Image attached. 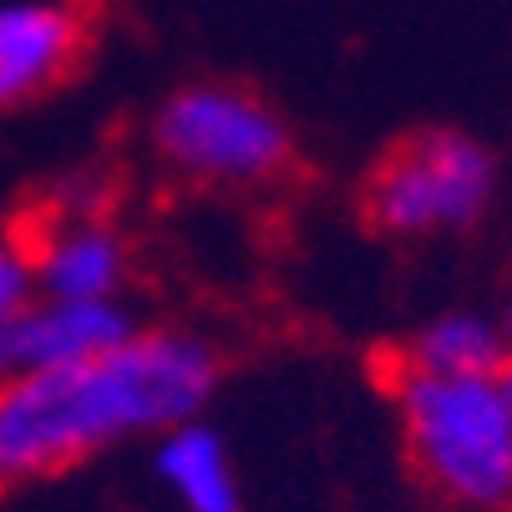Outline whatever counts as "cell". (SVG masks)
<instances>
[{"instance_id":"cell-1","label":"cell","mask_w":512,"mask_h":512,"mask_svg":"<svg viewBox=\"0 0 512 512\" xmlns=\"http://www.w3.org/2000/svg\"><path fill=\"white\" fill-rule=\"evenodd\" d=\"M224 355L193 325H137L122 345L0 386V492L51 482L208 411Z\"/></svg>"},{"instance_id":"cell-2","label":"cell","mask_w":512,"mask_h":512,"mask_svg":"<svg viewBox=\"0 0 512 512\" xmlns=\"http://www.w3.org/2000/svg\"><path fill=\"white\" fill-rule=\"evenodd\" d=\"M401 452L447 512H512V416L497 376L391 371Z\"/></svg>"},{"instance_id":"cell-3","label":"cell","mask_w":512,"mask_h":512,"mask_svg":"<svg viewBox=\"0 0 512 512\" xmlns=\"http://www.w3.org/2000/svg\"><path fill=\"white\" fill-rule=\"evenodd\" d=\"M153 158L193 188L244 193L269 188L295 168V127L244 82L193 77L173 87L148 127Z\"/></svg>"},{"instance_id":"cell-4","label":"cell","mask_w":512,"mask_h":512,"mask_svg":"<svg viewBox=\"0 0 512 512\" xmlns=\"http://www.w3.org/2000/svg\"><path fill=\"white\" fill-rule=\"evenodd\" d=\"M502 193V163L462 127H421L365 178V218L386 239L426 244L472 234Z\"/></svg>"},{"instance_id":"cell-5","label":"cell","mask_w":512,"mask_h":512,"mask_svg":"<svg viewBox=\"0 0 512 512\" xmlns=\"http://www.w3.org/2000/svg\"><path fill=\"white\" fill-rule=\"evenodd\" d=\"M92 16L82 0H0V112L56 92L82 66Z\"/></svg>"},{"instance_id":"cell-6","label":"cell","mask_w":512,"mask_h":512,"mask_svg":"<svg viewBox=\"0 0 512 512\" xmlns=\"http://www.w3.org/2000/svg\"><path fill=\"white\" fill-rule=\"evenodd\" d=\"M36 295L46 300H127L132 244L107 213H51L26 244Z\"/></svg>"},{"instance_id":"cell-7","label":"cell","mask_w":512,"mask_h":512,"mask_svg":"<svg viewBox=\"0 0 512 512\" xmlns=\"http://www.w3.org/2000/svg\"><path fill=\"white\" fill-rule=\"evenodd\" d=\"M153 477L178 512H244V477L224 431L203 416L153 442Z\"/></svg>"},{"instance_id":"cell-8","label":"cell","mask_w":512,"mask_h":512,"mask_svg":"<svg viewBox=\"0 0 512 512\" xmlns=\"http://www.w3.org/2000/svg\"><path fill=\"white\" fill-rule=\"evenodd\" d=\"M142 320L127 300H46L36 295L21 310V345H26V376L51 371V365L92 360L112 345H122Z\"/></svg>"},{"instance_id":"cell-9","label":"cell","mask_w":512,"mask_h":512,"mask_svg":"<svg viewBox=\"0 0 512 512\" xmlns=\"http://www.w3.org/2000/svg\"><path fill=\"white\" fill-rule=\"evenodd\" d=\"M512 365L502 320L482 310H442L421 320L401 345L391 371H416V376H502Z\"/></svg>"},{"instance_id":"cell-10","label":"cell","mask_w":512,"mask_h":512,"mask_svg":"<svg viewBox=\"0 0 512 512\" xmlns=\"http://www.w3.org/2000/svg\"><path fill=\"white\" fill-rule=\"evenodd\" d=\"M36 300V269L21 239H0V315L26 310Z\"/></svg>"},{"instance_id":"cell-11","label":"cell","mask_w":512,"mask_h":512,"mask_svg":"<svg viewBox=\"0 0 512 512\" xmlns=\"http://www.w3.org/2000/svg\"><path fill=\"white\" fill-rule=\"evenodd\" d=\"M26 376V345H21V310L0 315V386Z\"/></svg>"},{"instance_id":"cell-12","label":"cell","mask_w":512,"mask_h":512,"mask_svg":"<svg viewBox=\"0 0 512 512\" xmlns=\"http://www.w3.org/2000/svg\"><path fill=\"white\" fill-rule=\"evenodd\" d=\"M497 320H502V335H507V355H512V295H507V305H502V315H497Z\"/></svg>"},{"instance_id":"cell-13","label":"cell","mask_w":512,"mask_h":512,"mask_svg":"<svg viewBox=\"0 0 512 512\" xmlns=\"http://www.w3.org/2000/svg\"><path fill=\"white\" fill-rule=\"evenodd\" d=\"M497 381H502V401H507V416H512V365H507V371H502Z\"/></svg>"}]
</instances>
